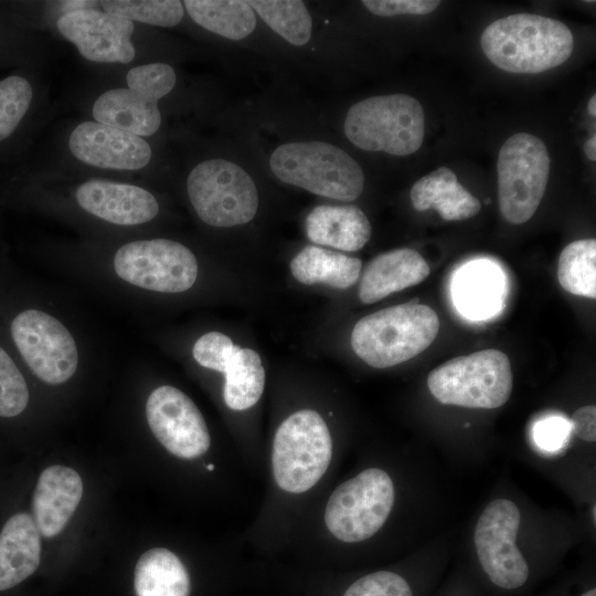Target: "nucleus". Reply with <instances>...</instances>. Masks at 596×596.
<instances>
[{
  "label": "nucleus",
  "mask_w": 596,
  "mask_h": 596,
  "mask_svg": "<svg viewBox=\"0 0 596 596\" xmlns=\"http://www.w3.org/2000/svg\"><path fill=\"white\" fill-rule=\"evenodd\" d=\"M439 326L430 307L413 300L361 318L352 330L351 345L366 364L391 368L426 350L436 339Z\"/></svg>",
  "instance_id": "f03ea898"
},
{
  "label": "nucleus",
  "mask_w": 596,
  "mask_h": 596,
  "mask_svg": "<svg viewBox=\"0 0 596 596\" xmlns=\"http://www.w3.org/2000/svg\"><path fill=\"white\" fill-rule=\"evenodd\" d=\"M574 433L582 440L594 443L596 439V407L585 405L577 408L572 416Z\"/></svg>",
  "instance_id": "e433bc0d"
},
{
  "label": "nucleus",
  "mask_w": 596,
  "mask_h": 596,
  "mask_svg": "<svg viewBox=\"0 0 596 596\" xmlns=\"http://www.w3.org/2000/svg\"><path fill=\"white\" fill-rule=\"evenodd\" d=\"M430 268L412 248H397L374 257L364 269L358 290L363 304H374L389 295L424 281Z\"/></svg>",
  "instance_id": "6ab92c4d"
},
{
  "label": "nucleus",
  "mask_w": 596,
  "mask_h": 596,
  "mask_svg": "<svg viewBox=\"0 0 596 596\" xmlns=\"http://www.w3.org/2000/svg\"><path fill=\"white\" fill-rule=\"evenodd\" d=\"M568 425L561 418H550L538 424L535 437L538 443L549 449L558 447L567 434Z\"/></svg>",
  "instance_id": "c9c22d12"
},
{
  "label": "nucleus",
  "mask_w": 596,
  "mask_h": 596,
  "mask_svg": "<svg viewBox=\"0 0 596 596\" xmlns=\"http://www.w3.org/2000/svg\"><path fill=\"white\" fill-rule=\"evenodd\" d=\"M191 19L205 30L230 40H242L256 28V17L247 1L185 0Z\"/></svg>",
  "instance_id": "a878e982"
},
{
  "label": "nucleus",
  "mask_w": 596,
  "mask_h": 596,
  "mask_svg": "<svg viewBox=\"0 0 596 596\" xmlns=\"http://www.w3.org/2000/svg\"><path fill=\"white\" fill-rule=\"evenodd\" d=\"M521 524L519 507L497 498L480 513L473 532L478 567L485 582L499 594H518L532 583L534 573L517 545Z\"/></svg>",
  "instance_id": "39448f33"
},
{
  "label": "nucleus",
  "mask_w": 596,
  "mask_h": 596,
  "mask_svg": "<svg viewBox=\"0 0 596 596\" xmlns=\"http://www.w3.org/2000/svg\"><path fill=\"white\" fill-rule=\"evenodd\" d=\"M557 278L566 291L590 299L596 297V241L570 243L558 258Z\"/></svg>",
  "instance_id": "cd10ccee"
},
{
  "label": "nucleus",
  "mask_w": 596,
  "mask_h": 596,
  "mask_svg": "<svg viewBox=\"0 0 596 596\" xmlns=\"http://www.w3.org/2000/svg\"><path fill=\"white\" fill-rule=\"evenodd\" d=\"M33 100L31 83L22 75L0 79V142L20 126Z\"/></svg>",
  "instance_id": "7c9ffc66"
},
{
  "label": "nucleus",
  "mask_w": 596,
  "mask_h": 596,
  "mask_svg": "<svg viewBox=\"0 0 596 596\" xmlns=\"http://www.w3.org/2000/svg\"><path fill=\"white\" fill-rule=\"evenodd\" d=\"M116 274L125 281L159 292H181L198 277L194 254L179 242L155 238L123 245L115 254Z\"/></svg>",
  "instance_id": "f8f14e48"
},
{
  "label": "nucleus",
  "mask_w": 596,
  "mask_h": 596,
  "mask_svg": "<svg viewBox=\"0 0 596 596\" xmlns=\"http://www.w3.org/2000/svg\"><path fill=\"white\" fill-rule=\"evenodd\" d=\"M443 596H470V595H468V593L466 592H461V589H459L458 587H455L450 589V593H447L446 595H443Z\"/></svg>",
  "instance_id": "a19ab883"
},
{
  "label": "nucleus",
  "mask_w": 596,
  "mask_h": 596,
  "mask_svg": "<svg viewBox=\"0 0 596 596\" xmlns=\"http://www.w3.org/2000/svg\"><path fill=\"white\" fill-rule=\"evenodd\" d=\"M77 204L108 223L131 226L147 223L159 213V204L148 190L131 183L92 179L75 190Z\"/></svg>",
  "instance_id": "f3484780"
},
{
  "label": "nucleus",
  "mask_w": 596,
  "mask_h": 596,
  "mask_svg": "<svg viewBox=\"0 0 596 596\" xmlns=\"http://www.w3.org/2000/svg\"><path fill=\"white\" fill-rule=\"evenodd\" d=\"M13 341L32 372L49 384L70 380L78 364L75 340L53 316L36 309L19 313L11 323Z\"/></svg>",
  "instance_id": "ddd939ff"
},
{
  "label": "nucleus",
  "mask_w": 596,
  "mask_h": 596,
  "mask_svg": "<svg viewBox=\"0 0 596 596\" xmlns=\"http://www.w3.org/2000/svg\"><path fill=\"white\" fill-rule=\"evenodd\" d=\"M362 4L379 17L400 14L422 15L433 12L439 4L437 0H364Z\"/></svg>",
  "instance_id": "f704fd0d"
},
{
  "label": "nucleus",
  "mask_w": 596,
  "mask_h": 596,
  "mask_svg": "<svg viewBox=\"0 0 596 596\" xmlns=\"http://www.w3.org/2000/svg\"><path fill=\"white\" fill-rule=\"evenodd\" d=\"M481 47L497 67L510 73L534 74L567 61L574 38L558 20L517 13L490 23L482 32Z\"/></svg>",
  "instance_id": "f257e3e1"
},
{
  "label": "nucleus",
  "mask_w": 596,
  "mask_h": 596,
  "mask_svg": "<svg viewBox=\"0 0 596 596\" xmlns=\"http://www.w3.org/2000/svg\"><path fill=\"white\" fill-rule=\"evenodd\" d=\"M247 3L270 29L290 44L301 46L310 40L312 19L302 1L252 0Z\"/></svg>",
  "instance_id": "c85d7f7f"
},
{
  "label": "nucleus",
  "mask_w": 596,
  "mask_h": 596,
  "mask_svg": "<svg viewBox=\"0 0 596 596\" xmlns=\"http://www.w3.org/2000/svg\"><path fill=\"white\" fill-rule=\"evenodd\" d=\"M187 191L198 216L215 227L248 223L258 209L254 180L242 167L225 159L198 163L188 175Z\"/></svg>",
  "instance_id": "9d476101"
},
{
  "label": "nucleus",
  "mask_w": 596,
  "mask_h": 596,
  "mask_svg": "<svg viewBox=\"0 0 596 596\" xmlns=\"http://www.w3.org/2000/svg\"><path fill=\"white\" fill-rule=\"evenodd\" d=\"M234 343L222 332L203 334L194 343L192 354L203 368L224 373L234 352Z\"/></svg>",
  "instance_id": "72a5a7b5"
},
{
  "label": "nucleus",
  "mask_w": 596,
  "mask_h": 596,
  "mask_svg": "<svg viewBox=\"0 0 596 596\" xmlns=\"http://www.w3.org/2000/svg\"><path fill=\"white\" fill-rule=\"evenodd\" d=\"M175 82V72L169 64L134 66L126 75L127 87L108 89L96 98L93 118L141 138L150 137L161 126L158 103L173 89Z\"/></svg>",
  "instance_id": "6e6552de"
},
{
  "label": "nucleus",
  "mask_w": 596,
  "mask_h": 596,
  "mask_svg": "<svg viewBox=\"0 0 596 596\" xmlns=\"http://www.w3.org/2000/svg\"><path fill=\"white\" fill-rule=\"evenodd\" d=\"M343 128L348 139L363 150L408 156L423 143L424 110L406 94L373 96L350 107Z\"/></svg>",
  "instance_id": "20e7f679"
},
{
  "label": "nucleus",
  "mask_w": 596,
  "mask_h": 596,
  "mask_svg": "<svg viewBox=\"0 0 596 596\" xmlns=\"http://www.w3.org/2000/svg\"><path fill=\"white\" fill-rule=\"evenodd\" d=\"M67 145L78 161L106 170H141L152 157L151 147L143 138L95 120L76 125Z\"/></svg>",
  "instance_id": "dca6fc26"
},
{
  "label": "nucleus",
  "mask_w": 596,
  "mask_h": 596,
  "mask_svg": "<svg viewBox=\"0 0 596 596\" xmlns=\"http://www.w3.org/2000/svg\"><path fill=\"white\" fill-rule=\"evenodd\" d=\"M99 7L132 22L163 28L179 24L184 15L183 3L178 0H108L99 1Z\"/></svg>",
  "instance_id": "c756f323"
},
{
  "label": "nucleus",
  "mask_w": 596,
  "mask_h": 596,
  "mask_svg": "<svg viewBox=\"0 0 596 596\" xmlns=\"http://www.w3.org/2000/svg\"><path fill=\"white\" fill-rule=\"evenodd\" d=\"M29 402L26 382L10 355L0 347V417L21 414Z\"/></svg>",
  "instance_id": "473e14b6"
},
{
  "label": "nucleus",
  "mask_w": 596,
  "mask_h": 596,
  "mask_svg": "<svg viewBox=\"0 0 596 596\" xmlns=\"http://www.w3.org/2000/svg\"><path fill=\"white\" fill-rule=\"evenodd\" d=\"M503 276L500 269L485 262L471 263L458 272L453 284L454 301L465 316L482 319L501 305Z\"/></svg>",
  "instance_id": "5701e85b"
},
{
  "label": "nucleus",
  "mask_w": 596,
  "mask_h": 596,
  "mask_svg": "<svg viewBox=\"0 0 596 596\" xmlns=\"http://www.w3.org/2000/svg\"><path fill=\"white\" fill-rule=\"evenodd\" d=\"M411 201L416 211L434 209L446 221L470 219L481 209L480 201L458 182L455 172L447 167H439L416 181L411 190Z\"/></svg>",
  "instance_id": "4be33fe9"
},
{
  "label": "nucleus",
  "mask_w": 596,
  "mask_h": 596,
  "mask_svg": "<svg viewBox=\"0 0 596 596\" xmlns=\"http://www.w3.org/2000/svg\"><path fill=\"white\" fill-rule=\"evenodd\" d=\"M584 151L592 161L596 160V136H592L584 145Z\"/></svg>",
  "instance_id": "4c0bfd02"
},
{
  "label": "nucleus",
  "mask_w": 596,
  "mask_h": 596,
  "mask_svg": "<svg viewBox=\"0 0 596 596\" xmlns=\"http://www.w3.org/2000/svg\"><path fill=\"white\" fill-rule=\"evenodd\" d=\"M394 503L391 476L377 467L366 468L333 490L326 504L324 524L341 542H362L385 524Z\"/></svg>",
  "instance_id": "1a4fd4ad"
},
{
  "label": "nucleus",
  "mask_w": 596,
  "mask_h": 596,
  "mask_svg": "<svg viewBox=\"0 0 596 596\" xmlns=\"http://www.w3.org/2000/svg\"><path fill=\"white\" fill-rule=\"evenodd\" d=\"M497 171L501 214L510 223H525L547 185L550 157L544 142L526 132L511 136L500 148Z\"/></svg>",
  "instance_id": "9b49d317"
},
{
  "label": "nucleus",
  "mask_w": 596,
  "mask_h": 596,
  "mask_svg": "<svg viewBox=\"0 0 596 596\" xmlns=\"http://www.w3.org/2000/svg\"><path fill=\"white\" fill-rule=\"evenodd\" d=\"M361 268V259L316 245L306 246L290 262V272L297 281L326 284L338 289L353 286Z\"/></svg>",
  "instance_id": "b1692460"
},
{
  "label": "nucleus",
  "mask_w": 596,
  "mask_h": 596,
  "mask_svg": "<svg viewBox=\"0 0 596 596\" xmlns=\"http://www.w3.org/2000/svg\"><path fill=\"white\" fill-rule=\"evenodd\" d=\"M427 386L444 405L494 409L511 396V363L507 354L496 349L457 356L430 371Z\"/></svg>",
  "instance_id": "423d86ee"
},
{
  "label": "nucleus",
  "mask_w": 596,
  "mask_h": 596,
  "mask_svg": "<svg viewBox=\"0 0 596 596\" xmlns=\"http://www.w3.org/2000/svg\"><path fill=\"white\" fill-rule=\"evenodd\" d=\"M135 590L137 596H189L190 577L173 552L153 547L136 564Z\"/></svg>",
  "instance_id": "393cba45"
},
{
  "label": "nucleus",
  "mask_w": 596,
  "mask_h": 596,
  "mask_svg": "<svg viewBox=\"0 0 596 596\" xmlns=\"http://www.w3.org/2000/svg\"><path fill=\"white\" fill-rule=\"evenodd\" d=\"M83 496V482L72 468L54 465L40 475L32 499V518L43 538L63 531Z\"/></svg>",
  "instance_id": "a211bd4d"
},
{
  "label": "nucleus",
  "mask_w": 596,
  "mask_h": 596,
  "mask_svg": "<svg viewBox=\"0 0 596 596\" xmlns=\"http://www.w3.org/2000/svg\"><path fill=\"white\" fill-rule=\"evenodd\" d=\"M41 534L29 513L12 515L0 532V590L14 587L40 564Z\"/></svg>",
  "instance_id": "aec40b11"
},
{
  "label": "nucleus",
  "mask_w": 596,
  "mask_h": 596,
  "mask_svg": "<svg viewBox=\"0 0 596 596\" xmlns=\"http://www.w3.org/2000/svg\"><path fill=\"white\" fill-rule=\"evenodd\" d=\"M307 237L344 252L361 249L371 237V223L355 205H318L305 221Z\"/></svg>",
  "instance_id": "412c9836"
},
{
  "label": "nucleus",
  "mask_w": 596,
  "mask_h": 596,
  "mask_svg": "<svg viewBox=\"0 0 596 596\" xmlns=\"http://www.w3.org/2000/svg\"><path fill=\"white\" fill-rule=\"evenodd\" d=\"M565 596V595H562ZM568 596H596V587L595 585H588L586 587L581 588L575 594H571Z\"/></svg>",
  "instance_id": "58836bf2"
},
{
  "label": "nucleus",
  "mask_w": 596,
  "mask_h": 596,
  "mask_svg": "<svg viewBox=\"0 0 596 596\" xmlns=\"http://www.w3.org/2000/svg\"><path fill=\"white\" fill-rule=\"evenodd\" d=\"M56 28L91 62L128 64L136 56L135 23L123 15L86 8L62 13Z\"/></svg>",
  "instance_id": "2eb2a0df"
},
{
  "label": "nucleus",
  "mask_w": 596,
  "mask_h": 596,
  "mask_svg": "<svg viewBox=\"0 0 596 596\" xmlns=\"http://www.w3.org/2000/svg\"><path fill=\"white\" fill-rule=\"evenodd\" d=\"M149 427L173 456L194 459L211 443L206 423L194 402L182 391L162 385L151 392L146 404Z\"/></svg>",
  "instance_id": "4468645a"
},
{
  "label": "nucleus",
  "mask_w": 596,
  "mask_h": 596,
  "mask_svg": "<svg viewBox=\"0 0 596 596\" xmlns=\"http://www.w3.org/2000/svg\"><path fill=\"white\" fill-rule=\"evenodd\" d=\"M332 459L330 430L313 409H300L277 428L272 451V469L277 486L286 492L302 493L323 477Z\"/></svg>",
  "instance_id": "0eeeda50"
},
{
  "label": "nucleus",
  "mask_w": 596,
  "mask_h": 596,
  "mask_svg": "<svg viewBox=\"0 0 596 596\" xmlns=\"http://www.w3.org/2000/svg\"><path fill=\"white\" fill-rule=\"evenodd\" d=\"M280 181L313 194L353 201L364 188L360 164L341 148L323 141H297L277 147L269 159Z\"/></svg>",
  "instance_id": "7ed1b4c3"
},
{
  "label": "nucleus",
  "mask_w": 596,
  "mask_h": 596,
  "mask_svg": "<svg viewBox=\"0 0 596 596\" xmlns=\"http://www.w3.org/2000/svg\"><path fill=\"white\" fill-rule=\"evenodd\" d=\"M224 374L223 397L231 409L244 411L259 401L265 386V370L256 351L235 345Z\"/></svg>",
  "instance_id": "bb28decb"
},
{
  "label": "nucleus",
  "mask_w": 596,
  "mask_h": 596,
  "mask_svg": "<svg viewBox=\"0 0 596 596\" xmlns=\"http://www.w3.org/2000/svg\"><path fill=\"white\" fill-rule=\"evenodd\" d=\"M588 113L595 117L596 116V95L594 94L588 102Z\"/></svg>",
  "instance_id": "ea45409f"
},
{
  "label": "nucleus",
  "mask_w": 596,
  "mask_h": 596,
  "mask_svg": "<svg viewBox=\"0 0 596 596\" xmlns=\"http://www.w3.org/2000/svg\"><path fill=\"white\" fill-rule=\"evenodd\" d=\"M416 582L395 571H376L352 582L342 596H419Z\"/></svg>",
  "instance_id": "2f4dec72"
}]
</instances>
